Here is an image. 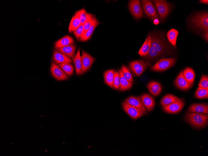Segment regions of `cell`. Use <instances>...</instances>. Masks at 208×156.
<instances>
[{"instance_id": "cell-13", "label": "cell", "mask_w": 208, "mask_h": 156, "mask_svg": "<svg viewBox=\"0 0 208 156\" xmlns=\"http://www.w3.org/2000/svg\"><path fill=\"white\" fill-rule=\"evenodd\" d=\"M175 86L179 89L182 90H187L191 87V86L188 83L185 78L182 71L178 75L174 82Z\"/></svg>"}, {"instance_id": "cell-18", "label": "cell", "mask_w": 208, "mask_h": 156, "mask_svg": "<svg viewBox=\"0 0 208 156\" xmlns=\"http://www.w3.org/2000/svg\"><path fill=\"white\" fill-rule=\"evenodd\" d=\"M76 74L80 75L83 73L81 56L80 54V48H79L75 56L72 58Z\"/></svg>"}, {"instance_id": "cell-39", "label": "cell", "mask_w": 208, "mask_h": 156, "mask_svg": "<svg viewBox=\"0 0 208 156\" xmlns=\"http://www.w3.org/2000/svg\"><path fill=\"white\" fill-rule=\"evenodd\" d=\"M202 37L203 39L205 40V43L207 42L208 41V32H204L202 35Z\"/></svg>"}, {"instance_id": "cell-9", "label": "cell", "mask_w": 208, "mask_h": 156, "mask_svg": "<svg viewBox=\"0 0 208 156\" xmlns=\"http://www.w3.org/2000/svg\"><path fill=\"white\" fill-rule=\"evenodd\" d=\"M150 46L154 48L159 54L163 53L165 49L163 40L160 37L155 33L151 34Z\"/></svg>"}, {"instance_id": "cell-25", "label": "cell", "mask_w": 208, "mask_h": 156, "mask_svg": "<svg viewBox=\"0 0 208 156\" xmlns=\"http://www.w3.org/2000/svg\"><path fill=\"white\" fill-rule=\"evenodd\" d=\"M183 75L189 84L193 85L195 77V74L193 69L191 68L187 67L182 71Z\"/></svg>"}, {"instance_id": "cell-19", "label": "cell", "mask_w": 208, "mask_h": 156, "mask_svg": "<svg viewBox=\"0 0 208 156\" xmlns=\"http://www.w3.org/2000/svg\"><path fill=\"white\" fill-rule=\"evenodd\" d=\"M147 87L149 92L154 96H157L161 93L162 87L158 82L151 81L147 84Z\"/></svg>"}, {"instance_id": "cell-32", "label": "cell", "mask_w": 208, "mask_h": 156, "mask_svg": "<svg viewBox=\"0 0 208 156\" xmlns=\"http://www.w3.org/2000/svg\"><path fill=\"white\" fill-rule=\"evenodd\" d=\"M65 73L71 76L73 74L74 69L73 66L70 63H65L58 64Z\"/></svg>"}, {"instance_id": "cell-2", "label": "cell", "mask_w": 208, "mask_h": 156, "mask_svg": "<svg viewBox=\"0 0 208 156\" xmlns=\"http://www.w3.org/2000/svg\"><path fill=\"white\" fill-rule=\"evenodd\" d=\"M191 22L196 28L204 32H208V12L196 14L192 18Z\"/></svg>"}, {"instance_id": "cell-26", "label": "cell", "mask_w": 208, "mask_h": 156, "mask_svg": "<svg viewBox=\"0 0 208 156\" xmlns=\"http://www.w3.org/2000/svg\"><path fill=\"white\" fill-rule=\"evenodd\" d=\"M114 72V70L113 69L108 70L105 72L104 75L105 82L113 89L114 88L113 87Z\"/></svg>"}, {"instance_id": "cell-24", "label": "cell", "mask_w": 208, "mask_h": 156, "mask_svg": "<svg viewBox=\"0 0 208 156\" xmlns=\"http://www.w3.org/2000/svg\"><path fill=\"white\" fill-rule=\"evenodd\" d=\"M74 43L73 39L69 35H66L55 42L54 47L57 49Z\"/></svg>"}, {"instance_id": "cell-31", "label": "cell", "mask_w": 208, "mask_h": 156, "mask_svg": "<svg viewBox=\"0 0 208 156\" xmlns=\"http://www.w3.org/2000/svg\"><path fill=\"white\" fill-rule=\"evenodd\" d=\"M94 16L92 14L88 13L87 20L83 24V30L80 38L83 36L91 26Z\"/></svg>"}, {"instance_id": "cell-10", "label": "cell", "mask_w": 208, "mask_h": 156, "mask_svg": "<svg viewBox=\"0 0 208 156\" xmlns=\"http://www.w3.org/2000/svg\"><path fill=\"white\" fill-rule=\"evenodd\" d=\"M124 102L135 106L144 114H146L148 113L147 111L139 97L138 96L130 97L125 99Z\"/></svg>"}, {"instance_id": "cell-3", "label": "cell", "mask_w": 208, "mask_h": 156, "mask_svg": "<svg viewBox=\"0 0 208 156\" xmlns=\"http://www.w3.org/2000/svg\"><path fill=\"white\" fill-rule=\"evenodd\" d=\"M154 3L159 15L160 20L163 21L168 15L170 9V4L167 1L154 0Z\"/></svg>"}, {"instance_id": "cell-37", "label": "cell", "mask_w": 208, "mask_h": 156, "mask_svg": "<svg viewBox=\"0 0 208 156\" xmlns=\"http://www.w3.org/2000/svg\"><path fill=\"white\" fill-rule=\"evenodd\" d=\"M198 86L199 87L208 88V76L207 75H202Z\"/></svg>"}, {"instance_id": "cell-28", "label": "cell", "mask_w": 208, "mask_h": 156, "mask_svg": "<svg viewBox=\"0 0 208 156\" xmlns=\"http://www.w3.org/2000/svg\"><path fill=\"white\" fill-rule=\"evenodd\" d=\"M81 21L78 16L75 13L73 17L69 27V32L75 31L81 25Z\"/></svg>"}, {"instance_id": "cell-23", "label": "cell", "mask_w": 208, "mask_h": 156, "mask_svg": "<svg viewBox=\"0 0 208 156\" xmlns=\"http://www.w3.org/2000/svg\"><path fill=\"white\" fill-rule=\"evenodd\" d=\"M56 49L68 56L73 58L75 53L76 46L71 44Z\"/></svg>"}, {"instance_id": "cell-38", "label": "cell", "mask_w": 208, "mask_h": 156, "mask_svg": "<svg viewBox=\"0 0 208 156\" xmlns=\"http://www.w3.org/2000/svg\"><path fill=\"white\" fill-rule=\"evenodd\" d=\"M83 30V24H81L73 33L76 37L78 39L80 38Z\"/></svg>"}, {"instance_id": "cell-41", "label": "cell", "mask_w": 208, "mask_h": 156, "mask_svg": "<svg viewBox=\"0 0 208 156\" xmlns=\"http://www.w3.org/2000/svg\"><path fill=\"white\" fill-rule=\"evenodd\" d=\"M155 25L158 24L159 22V20L158 19H155L153 21Z\"/></svg>"}, {"instance_id": "cell-40", "label": "cell", "mask_w": 208, "mask_h": 156, "mask_svg": "<svg viewBox=\"0 0 208 156\" xmlns=\"http://www.w3.org/2000/svg\"><path fill=\"white\" fill-rule=\"evenodd\" d=\"M198 3H202L204 4H208V0H199L198 2Z\"/></svg>"}, {"instance_id": "cell-6", "label": "cell", "mask_w": 208, "mask_h": 156, "mask_svg": "<svg viewBox=\"0 0 208 156\" xmlns=\"http://www.w3.org/2000/svg\"><path fill=\"white\" fill-rule=\"evenodd\" d=\"M129 67L134 74L137 76L142 74L147 68L145 63L141 59L130 62Z\"/></svg>"}, {"instance_id": "cell-29", "label": "cell", "mask_w": 208, "mask_h": 156, "mask_svg": "<svg viewBox=\"0 0 208 156\" xmlns=\"http://www.w3.org/2000/svg\"><path fill=\"white\" fill-rule=\"evenodd\" d=\"M178 34V31L174 28L170 30L167 34V37L168 41L175 47L176 46V40Z\"/></svg>"}, {"instance_id": "cell-35", "label": "cell", "mask_w": 208, "mask_h": 156, "mask_svg": "<svg viewBox=\"0 0 208 156\" xmlns=\"http://www.w3.org/2000/svg\"><path fill=\"white\" fill-rule=\"evenodd\" d=\"M113 87L114 88L117 90L119 89L120 87V74L117 71L114 72Z\"/></svg>"}, {"instance_id": "cell-16", "label": "cell", "mask_w": 208, "mask_h": 156, "mask_svg": "<svg viewBox=\"0 0 208 156\" xmlns=\"http://www.w3.org/2000/svg\"><path fill=\"white\" fill-rule=\"evenodd\" d=\"M53 59L57 64L68 63H71L72 61L68 56L57 50L55 51L53 54Z\"/></svg>"}, {"instance_id": "cell-14", "label": "cell", "mask_w": 208, "mask_h": 156, "mask_svg": "<svg viewBox=\"0 0 208 156\" xmlns=\"http://www.w3.org/2000/svg\"><path fill=\"white\" fill-rule=\"evenodd\" d=\"M50 70L52 75L57 80H65L68 78L63 70L54 63L51 64Z\"/></svg>"}, {"instance_id": "cell-7", "label": "cell", "mask_w": 208, "mask_h": 156, "mask_svg": "<svg viewBox=\"0 0 208 156\" xmlns=\"http://www.w3.org/2000/svg\"><path fill=\"white\" fill-rule=\"evenodd\" d=\"M129 8L132 15L136 19H140L143 17V13L139 0L130 1Z\"/></svg>"}, {"instance_id": "cell-27", "label": "cell", "mask_w": 208, "mask_h": 156, "mask_svg": "<svg viewBox=\"0 0 208 156\" xmlns=\"http://www.w3.org/2000/svg\"><path fill=\"white\" fill-rule=\"evenodd\" d=\"M120 77V91H124L129 89L132 87V83L127 80L123 76L121 69L119 70Z\"/></svg>"}, {"instance_id": "cell-21", "label": "cell", "mask_w": 208, "mask_h": 156, "mask_svg": "<svg viewBox=\"0 0 208 156\" xmlns=\"http://www.w3.org/2000/svg\"><path fill=\"white\" fill-rule=\"evenodd\" d=\"M101 22L94 16L91 26L83 36L80 38V40L85 41L89 39L91 37L95 28Z\"/></svg>"}, {"instance_id": "cell-22", "label": "cell", "mask_w": 208, "mask_h": 156, "mask_svg": "<svg viewBox=\"0 0 208 156\" xmlns=\"http://www.w3.org/2000/svg\"><path fill=\"white\" fill-rule=\"evenodd\" d=\"M182 98H180L171 94H167L165 95L161 99L160 104L163 107L167 106L173 102L182 100Z\"/></svg>"}, {"instance_id": "cell-5", "label": "cell", "mask_w": 208, "mask_h": 156, "mask_svg": "<svg viewBox=\"0 0 208 156\" xmlns=\"http://www.w3.org/2000/svg\"><path fill=\"white\" fill-rule=\"evenodd\" d=\"M176 61V58L160 59L151 68L153 71L160 72L165 70L173 66Z\"/></svg>"}, {"instance_id": "cell-12", "label": "cell", "mask_w": 208, "mask_h": 156, "mask_svg": "<svg viewBox=\"0 0 208 156\" xmlns=\"http://www.w3.org/2000/svg\"><path fill=\"white\" fill-rule=\"evenodd\" d=\"M184 105V101L179 100L163 107V111L167 113L174 114L179 112L182 108Z\"/></svg>"}, {"instance_id": "cell-15", "label": "cell", "mask_w": 208, "mask_h": 156, "mask_svg": "<svg viewBox=\"0 0 208 156\" xmlns=\"http://www.w3.org/2000/svg\"><path fill=\"white\" fill-rule=\"evenodd\" d=\"M139 97L147 111H150L153 110L155 102L152 97L148 94L144 93Z\"/></svg>"}, {"instance_id": "cell-17", "label": "cell", "mask_w": 208, "mask_h": 156, "mask_svg": "<svg viewBox=\"0 0 208 156\" xmlns=\"http://www.w3.org/2000/svg\"><path fill=\"white\" fill-rule=\"evenodd\" d=\"M187 111L188 112L207 113L208 104L206 103L194 104L189 107Z\"/></svg>"}, {"instance_id": "cell-20", "label": "cell", "mask_w": 208, "mask_h": 156, "mask_svg": "<svg viewBox=\"0 0 208 156\" xmlns=\"http://www.w3.org/2000/svg\"><path fill=\"white\" fill-rule=\"evenodd\" d=\"M151 43V34L149 33L138 54L142 57L145 56L149 50Z\"/></svg>"}, {"instance_id": "cell-33", "label": "cell", "mask_w": 208, "mask_h": 156, "mask_svg": "<svg viewBox=\"0 0 208 156\" xmlns=\"http://www.w3.org/2000/svg\"><path fill=\"white\" fill-rule=\"evenodd\" d=\"M124 77L129 81L132 83L133 78L128 69L124 64H123L121 68Z\"/></svg>"}, {"instance_id": "cell-36", "label": "cell", "mask_w": 208, "mask_h": 156, "mask_svg": "<svg viewBox=\"0 0 208 156\" xmlns=\"http://www.w3.org/2000/svg\"><path fill=\"white\" fill-rule=\"evenodd\" d=\"M159 55L157 51L150 46L149 52L145 56L147 58L151 59L156 58Z\"/></svg>"}, {"instance_id": "cell-11", "label": "cell", "mask_w": 208, "mask_h": 156, "mask_svg": "<svg viewBox=\"0 0 208 156\" xmlns=\"http://www.w3.org/2000/svg\"><path fill=\"white\" fill-rule=\"evenodd\" d=\"M83 73L86 72L91 67L95 59L87 53L82 50L81 56Z\"/></svg>"}, {"instance_id": "cell-34", "label": "cell", "mask_w": 208, "mask_h": 156, "mask_svg": "<svg viewBox=\"0 0 208 156\" xmlns=\"http://www.w3.org/2000/svg\"><path fill=\"white\" fill-rule=\"evenodd\" d=\"M79 17L81 24H84L87 18L88 14L86 10L84 9H82L75 13Z\"/></svg>"}, {"instance_id": "cell-1", "label": "cell", "mask_w": 208, "mask_h": 156, "mask_svg": "<svg viewBox=\"0 0 208 156\" xmlns=\"http://www.w3.org/2000/svg\"><path fill=\"white\" fill-rule=\"evenodd\" d=\"M186 120L192 125L197 128H201L208 123V114L207 113L188 112L186 113Z\"/></svg>"}, {"instance_id": "cell-4", "label": "cell", "mask_w": 208, "mask_h": 156, "mask_svg": "<svg viewBox=\"0 0 208 156\" xmlns=\"http://www.w3.org/2000/svg\"><path fill=\"white\" fill-rule=\"evenodd\" d=\"M140 2L142 10L146 16L153 21L155 19L159 20L158 15L151 1L142 0Z\"/></svg>"}, {"instance_id": "cell-8", "label": "cell", "mask_w": 208, "mask_h": 156, "mask_svg": "<svg viewBox=\"0 0 208 156\" xmlns=\"http://www.w3.org/2000/svg\"><path fill=\"white\" fill-rule=\"evenodd\" d=\"M125 112L132 119H136L144 115V114L135 106L123 102L122 104Z\"/></svg>"}, {"instance_id": "cell-30", "label": "cell", "mask_w": 208, "mask_h": 156, "mask_svg": "<svg viewBox=\"0 0 208 156\" xmlns=\"http://www.w3.org/2000/svg\"><path fill=\"white\" fill-rule=\"evenodd\" d=\"M194 97L199 99L207 98L208 88L198 87L195 92Z\"/></svg>"}]
</instances>
